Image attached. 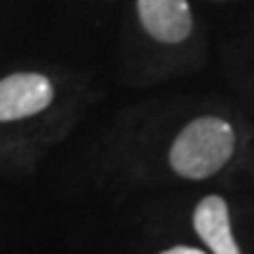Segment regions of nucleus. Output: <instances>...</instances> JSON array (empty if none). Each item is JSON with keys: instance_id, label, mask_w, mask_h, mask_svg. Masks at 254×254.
<instances>
[{"instance_id": "1", "label": "nucleus", "mask_w": 254, "mask_h": 254, "mask_svg": "<svg viewBox=\"0 0 254 254\" xmlns=\"http://www.w3.org/2000/svg\"><path fill=\"white\" fill-rule=\"evenodd\" d=\"M236 136L226 120L198 118L182 129L170 151V165L186 179H205L217 174L233 155Z\"/></svg>"}, {"instance_id": "4", "label": "nucleus", "mask_w": 254, "mask_h": 254, "mask_svg": "<svg viewBox=\"0 0 254 254\" xmlns=\"http://www.w3.org/2000/svg\"><path fill=\"white\" fill-rule=\"evenodd\" d=\"M193 226L214 254H240L236 238L231 233V217L224 198L207 195L200 200L193 212Z\"/></svg>"}, {"instance_id": "2", "label": "nucleus", "mask_w": 254, "mask_h": 254, "mask_svg": "<svg viewBox=\"0 0 254 254\" xmlns=\"http://www.w3.org/2000/svg\"><path fill=\"white\" fill-rule=\"evenodd\" d=\"M55 97L52 82L40 73H14L0 80V123L36 116Z\"/></svg>"}, {"instance_id": "3", "label": "nucleus", "mask_w": 254, "mask_h": 254, "mask_svg": "<svg viewBox=\"0 0 254 254\" xmlns=\"http://www.w3.org/2000/svg\"><path fill=\"white\" fill-rule=\"evenodd\" d=\"M141 24L160 43H182L193 28L186 0H136Z\"/></svg>"}, {"instance_id": "5", "label": "nucleus", "mask_w": 254, "mask_h": 254, "mask_svg": "<svg viewBox=\"0 0 254 254\" xmlns=\"http://www.w3.org/2000/svg\"><path fill=\"white\" fill-rule=\"evenodd\" d=\"M163 254H205L202 250H195V247H172Z\"/></svg>"}]
</instances>
